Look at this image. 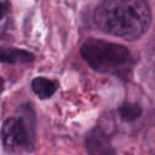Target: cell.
Returning <instances> with one entry per match:
<instances>
[{
  "instance_id": "cell-1",
  "label": "cell",
  "mask_w": 155,
  "mask_h": 155,
  "mask_svg": "<svg viewBox=\"0 0 155 155\" xmlns=\"http://www.w3.org/2000/svg\"><path fill=\"white\" fill-rule=\"evenodd\" d=\"M150 21V10L144 0H103L94 11V22L101 30L125 40L140 38Z\"/></svg>"
},
{
  "instance_id": "cell-2",
  "label": "cell",
  "mask_w": 155,
  "mask_h": 155,
  "mask_svg": "<svg viewBox=\"0 0 155 155\" xmlns=\"http://www.w3.org/2000/svg\"><path fill=\"white\" fill-rule=\"evenodd\" d=\"M80 52L87 64L99 73L116 74L131 64V53L125 46L105 40L88 39Z\"/></svg>"
},
{
  "instance_id": "cell-3",
  "label": "cell",
  "mask_w": 155,
  "mask_h": 155,
  "mask_svg": "<svg viewBox=\"0 0 155 155\" xmlns=\"http://www.w3.org/2000/svg\"><path fill=\"white\" fill-rule=\"evenodd\" d=\"M34 132L28 124L18 117L7 119L1 127V140L4 147L10 151L29 149L33 144Z\"/></svg>"
},
{
  "instance_id": "cell-4",
  "label": "cell",
  "mask_w": 155,
  "mask_h": 155,
  "mask_svg": "<svg viewBox=\"0 0 155 155\" xmlns=\"http://www.w3.org/2000/svg\"><path fill=\"white\" fill-rule=\"evenodd\" d=\"M86 149L90 155H115V151L101 128H94L90 132L86 138Z\"/></svg>"
},
{
  "instance_id": "cell-5",
  "label": "cell",
  "mask_w": 155,
  "mask_h": 155,
  "mask_svg": "<svg viewBox=\"0 0 155 155\" xmlns=\"http://www.w3.org/2000/svg\"><path fill=\"white\" fill-rule=\"evenodd\" d=\"M34 59V56L24 50H19V48H12V47H7V48H2L0 50V61L4 63H28L31 62Z\"/></svg>"
},
{
  "instance_id": "cell-6",
  "label": "cell",
  "mask_w": 155,
  "mask_h": 155,
  "mask_svg": "<svg viewBox=\"0 0 155 155\" xmlns=\"http://www.w3.org/2000/svg\"><path fill=\"white\" fill-rule=\"evenodd\" d=\"M31 88L39 98L46 99L53 96V93L57 90V84L56 81L46 78H36L31 82Z\"/></svg>"
},
{
  "instance_id": "cell-7",
  "label": "cell",
  "mask_w": 155,
  "mask_h": 155,
  "mask_svg": "<svg viewBox=\"0 0 155 155\" xmlns=\"http://www.w3.org/2000/svg\"><path fill=\"white\" fill-rule=\"evenodd\" d=\"M119 113L124 120L132 121V120H136L137 117H139V115L142 114V110L136 104H125L119 109Z\"/></svg>"
},
{
  "instance_id": "cell-8",
  "label": "cell",
  "mask_w": 155,
  "mask_h": 155,
  "mask_svg": "<svg viewBox=\"0 0 155 155\" xmlns=\"http://www.w3.org/2000/svg\"><path fill=\"white\" fill-rule=\"evenodd\" d=\"M149 134H150V139H149L150 140V149L155 154V130H151L149 132Z\"/></svg>"
},
{
  "instance_id": "cell-9",
  "label": "cell",
  "mask_w": 155,
  "mask_h": 155,
  "mask_svg": "<svg viewBox=\"0 0 155 155\" xmlns=\"http://www.w3.org/2000/svg\"><path fill=\"white\" fill-rule=\"evenodd\" d=\"M5 12H6V7L1 4V1H0V17H2L4 15H5Z\"/></svg>"
},
{
  "instance_id": "cell-10",
  "label": "cell",
  "mask_w": 155,
  "mask_h": 155,
  "mask_svg": "<svg viewBox=\"0 0 155 155\" xmlns=\"http://www.w3.org/2000/svg\"><path fill=\"white\" fill-rule=\"evenodd\" d=\"M2 88H4V81H2V79L0 76V93L2 92Z\"/></svg>"
}]
</instances>
